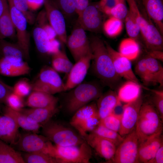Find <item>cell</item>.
Here are the masks:
<instances>
[{
    "mask_svg": "<svg viewBox=\"0 0 163 163\" xmlns=\"http://www.w3.org/2000/svg\"><path fill=\"white\" fill-rule=\"evenodd\" d=\"M3 114L11 117L19 127L27 132L37 133L41 126L29 121L25 115L21 111L13 110L6 106Z\"/></svg>",
    "mask_w": 163,
    "mask_h": 163,
    "instance_id": "cell-27",
    "label": "cell"
},
{
    "mask_svg": "<svg viewBox=\"0 0 163 163\" xmlns=\"http://www.w3.org/2000/svg\"><path fill=\"white\" fill-rule=\"evenodd\" d=\"M103 13L97 4H89L78 16L77 22L85 30L98 32L104 24Z\"/></svg>",
    "mask_w": 163,
    "mask_h": 163,
    "instance_id": "cell-15",
    "label": "cell"
},
{
    "mask_svg": "<svg viewBox=\"0 0 163 163\" xmlns=\"http://www.w3.org/2000/svg\"><path fill=\"white\" fill-rule=\"evenodd\" d=\"M147 55L149 56L157 59L163 61V52L162 51L154 50L146 52Z\"/></svg>",
    "mask_w": 163,
    "mask_h": 163,
    "instance_id": "cell-53",
    "label": "cell"
},
{
    "mask_svg": "<svg viewBox=\"0 0 163 163\" xmlns=\"http://www.w3.org/2000/svg\"><path fill=\"white\" fill-rule=\"evenodd\" d=\"M128 12L124 1L118 3L112 8L109 15L122 21L125 19Z\"/></svg>",
    "mask_w": 163,
    "mask_h": 163,
    "instance_id": "cell-47",
    "label": "cell"
},
{
    "mask_svg": "<svg viewBox=\"0 0 163 163\" xmlns=\"http://www.w3.org/2000/svg\"><path fill=\"white\" fill-rule=\"evenodd\" d=\"M44 5L49 23L60 41L66 44L67 36L63 14L50 0H45Z\"/></svg>",
    "mask_w": 163,
    "mask_h": 163,
    "instance_id": "cell-16",
    "label": "cell"
},
{
    "mask_svg": "<svg viewBox=\"0 0 163 163\" xmlns=\"http://www.w3.org/2000/svg\"><path fill=\"white\" fill-rule=\"evenodd\" d=\"M125 20L126 28L128 35L130 38L135 40L139 43L140 33V28L129 10Z\"/></svg>",
    "mask_w": 163,
    "mask_h": 163,
    "instance_id": "cell-38",
    "label": "cell"
},
{
    "mask_svg": "<svg viewBox=\"0 0 163 163\" xmlns=\"http://www.w3.org/2000/svg\"><path fill=\"white\" fill-rule=\"evenodd\" d=\"M153 93L150 101L155 108L162 120H163V91L150 89Z\"/></svg>",
    "mask_w": 163,
    "mask_h": 163,
    "instance_id": "cell-46",
    "label": "cell"
},
{
    "mask_svg": "<svg viewBox=\"0 0 163 163\" xmlns=\"http://www.w3.org/2000/svg\"><path fill=\"white\" fill-rule=\"evenodd\" d=\"M91 132L113 143L117 147L123 141L124 137L118 132L113 131L99 124Z\"/></svg>",
    "mask_w": 163,
    "mask_h": 163,
    "instance_id": "cell-35",
    "label": "cell"
},
{
    "mask_svg": "<svg viewBox=\"0 0 163 163\" xmlns=\"http://www.w3.org/2000/svg\"><path fill=\"white\" fill-rule=\"evenodd\" d=\"M70 123L83 138L99 124L100 117L96 103L93 102L80 108L74 113Z\"/></svg>",
    "mask_w": 163,
    "mask_h": 163,
    "instance_id": "cell-7",
    "label": "cell"
},
{
    "mask_svg": "<svg viewBox=\"0 0 163 163\" xmlns=\"http://www.w3.org/2000/svg\"><path fill=\"white\" fill-rule=\"evenodd\" d=\"M1 111V107H0V112Z\"/></svg>",
    "mask_w": 163,
    "mask_h": 163,
    "instance_id": "cell-56",
    "label": "cell"
},
{
    "mask_svg": "<svg viewBox=\"0 0 163 163\" xmlns=\"http://www.w3.org/2000/svg\"><path fill=\"white\" fill-rule=\"evenodd\" d=\"M0 53L2 57L26 59L24 50L17 43H11L4 39L0 40Z\"/></svg>",
    "mask_w": 163,
    "mask_h": 163,
    "instance_id": "cell-34",
    "label": "cell"
},
{
    "mask_svg": "<svg viewBox=\"0 0 163 163\" xmlns=\"http://www.w3.org/2000/svg\"><path fill=\"white\" fill-rule=\"evenodd\" d=\"M148 16L163 34V0H141Z\"/></svg>",
    "mask_w": 163,
    "mask_h": 163,
    "instance_id": "cell-23",
    "label": "cell"
},
{
    "mask_svg": "<svg viewBox=\"0 0 163 163\" xmlns=\"http://www.w3.org/2000/svg\"><path fill=\"white\" fill-rule=\"evenodd\" d=\"M103 27L107 35L110 37H114L120 33L123 25L121 20L111 17L104 23Z\"/></svg>",
    "mask_w": 163,
    "mask_h": 163,
    "instance_id": "cell-37",
    "label": "cell"
},
{
    "mask_svg": "<svg viewBox=\"0 0 163 163\" xmlns=\"http://www.w3.org/2000/svg\"><path fill=\"white\" fill-rule=\"evenodd\" d=\"M143 101L140 95L135 101L126 103L123 107L121 126L118 132L124 137L135 129L139 113Z\"/></svg>",
    "mask_w": 163,
    "mask_h": 163,
    "instance_id": "cell-13",
    "label": "cell"
},
{
    "mask_svg": "<svg viewBox=\"0 0 163 163\" xmlns=\"http://www.w3.org/2000/svg\"><path fill=\"white\" fill-rule=\"evenodd\" d=\"M10 14L15 27L17 43L24 50L26 59L29 58L30 36L27 30L28 22L24 15L14 5L12 0H8Z\"/></svg>",
    "mask_w": 163,
    "mask_h": 163,
    "instance_id": "cell-10",
    "label": "cell"
},
{
    "mask_svg": "<svg viewBox=\"0 0 163 163\" xmlns=\"http://www.w3.org/2000/svg\"><path fill=\"white\" fill-rule=\"evenodd\" d=\"M51 155L58 163H89L92 156L91 147L85 141L78 145H53Z\"/></svg>",
    "mask_w": 163,
    "mask_h": 163,
    "instance_id": "cell-6",
    "label": "cell"
},
{
    "mask_svg": "<svg viewBox=\"0 0 163 163\" xmlns=\"http://www.w3.org/2000/svg\"><path fill=\"white\" fill-rule=\"evenodd\" d=\"M75 11L78 16L89 5V0H73Z\"/></svg>",
    "mask_w": 163,
    "mask_h": 163,
    "instance_id": "cell-50",
    "label": "cell"
},
{
    "mask_svg": "<svg viewBox=\"0 0 163 163\" xmlns=\"http://www.w3.org/2000/svg\"><path fill=\"white\" fill-rule=\"evenodd\" d=\"M150 85H163V67L159 60L148 55L145 56Z\"/></svg>",
    "mask_w": 163,
    "mask_h": 163,
    "instance_id": "cell-28",
    "label": "cell"
},
{
    "mask_svg": "<svg viewBox=\"0 0 163 163\" xmlns=\"http://www.w3.org/2000/svg\"><path fill=\"white\" fill-rule=\"evenodd\" d=\"M31 85L32 91H41L52 95L65 91V84L58 72L52 67L48 66L41 69Z\"/></svg>",
    "mask_w": 163,
    "mask_h": 163,
    "instance_id": "cell-8",
    "label": "cell"
},
{
    "mask_svg": "<svg viewBox=\"0 0 163 163\" xmlns=\"http://www.w3.org/2000/svg\"><path fill=\"white\" fill-rule=\"evenodd\" d=\"M119 50L120 53L130 61L136 59L140 52L139 43L130 38L124 39L121 41Z\"/></svg>",
    "mask_w": 163,
    "mask_h": 163,
    "instance_id": "cell-31",
    "label": "cell"
},
{
    "mask_svg": "<svg viewBox=\"0 0 163 163\" xmlns=\"http://www.w3.org/2000/svg\"><path fill=\"white\" fill-rule=\"evenodd\" d=\"M13 88L14 93L23 98L28 95L32 90L31 84L27 79L24 78L16 82Z\"/></svg>",
    "mask_w": 163,
    "mask_h": 163,
    "instance_id": "cell-44",
    "label": "cell"
},
{
    "mask_svg": "<svg viewBox=\"0 0 163 163\" xmlns=\"http://www.w3.org/2000/svg\"><path fill=\"white\" fill-rule=\"evenodd\" d=\"M138 5L142 4L141 0H135Z\"/></svg>",
    "mask_w": 163,
    "mask_h": 163,
    "instance_id": "cell-55",
    "label": "cell"
},
{
    "mask_svg": "<svg viewBox=\"0 0 163 163\" xmlns=\"http://www.w3.org/2000/svg\"><path fill=\"white\" fill-rule=\"evenodd\" d=\"M34 23L40 27L46 33L50 40L55 39L57 34L48 21L45 10L41 11L39 14Z\"/></svg>",
    "mask_w": 163,
    "mask_h": 163,
    "instance_id": "cell-40",
    "label": "cell"
},
{
    "mask_svg": "<svg viewBox=\"0 0 163 163\" xmlns=\"http://www.w3.org/2000/svg\"><path fill=\"white\" fill-rule=\"evenodd\" d=\"M51 56L52 67L58 72L68 74L73 65L65 53L59 50Z\"/></svg>",
    "mask_w": 163,
    "mask_h": 163,
    "instance_id": "cell-32",
    "label": "cell"
},
{
    "mask_svg": "<svg viewBox=\"0 0 163 163\" xmlns=\"http://www.w3.org/2000/svg\"><path fill=\"white\" fill-rule=\"evenodd\" d=\"M53 145L52 142L43 135L30 132L20 133L14 145L25 152H41L50 155Z\"/></svg>",
    "mask_w": 163,
    "mask_h": 163,
    "instance_id": "cell-12",
    "label": "cell"
},
{
    "mask_svg": "<svg viewBox=\"0 0 163 163\" xmlns=\"http://www.w3.org/2000/svg\"><path fill=\"white\" fill-rule=\"evenodd\" d=\"M28 95L26 104L30 108H47L57 107V97L44 92L32 91Z\"/></svg>",
    "mask_w": 163,
    "mask_h": 163,
    "instance_id": "cell-25",
    "label": "cell"
},
{
    "mask_svg": "<svg viewBox=\"0 0 163 163\" xmlns=\"http://www.w3.org/2000/svg\"><path fill=\"white\" fill-rule=\"evenodd\" d=\"M124 1L125 0H101L97 5L102 12L109 15L112 8L118 3Z\"/></svg>",
    "mask_w": 163,
    "mask_h": 163,
    "instance_id": "cell-48",
    "label": "cell"
},
{
    "mask_svg": "<svg viewBox=\"0 0 163 163\" xmlns=\"http://www.w3.org/2000/svg\"><path fill=\"white\" fill-rule=\"evenodd\" d=\"M93 57L92 54L88 55L73 65L65 84V91L72 89L82 83L86 75Z\"/></svg>",
    "mask_w": 163,
    "mask_h": 163,
    "instance_id": "cell-17",
    "label": "cell"
},
{
    "mask_svg": "<svg viewBox=\"0 0 163 163\" xmlns=\"http://www.w3.org/2000/svg\"><path fill=\"white\" fill-rule=\"evenodd\" d=\"M163 144L162 134L149 138L139 144V163H148L154 156L156 152Z\"/></svg>",
    "mask_w": 163,
    "mask_h": 163,
    "instance_id": "cell-22",
    "label": "cell"
},
{
    "mask_svg": "<svg viewBox=\"0 0 163 163\" xmlns=\"http://www.w3.org/2000/svg\"><path fill=\"white\" fill-rule=\"evenodd\" d=\"M163 163V144L156 152L154 157L148 163Z\"/></svg>",
    "mask_w": 163,
    "mask_h": 163,
    "instance_id": "cell-51",
    "label": "cell"
},
{
    "mask_svg": "<svg viewBox=\"0 0 163 163\" xmlns=\"http://www.w3.org/2000/svg\"><path fill=\"white\" fill-rule=\"evenodd\" d=\"M30 9L35 11L44 5L45 0H27Z\"/></svg>",
    "mask_w": 163,
    "mask_h": 163,
    "instance_id": "cell-52",
    "label": "cell"
},
{
    "mask_svg": "<svg viewBox=\"0 0 163 163\" xmlns=\"http://www.w3.org/2000/svg\"><path fill=\"white\" fill-rule=\"evenodd\" d=\"M135 130L139 143L162 134L163 121L150 101H143L140 109Z\"/></svg>",
    "mask_w": 163,
    "mask_h": 163,
    "instance_id": "cell-3",
    "label": "cell"
},
{
    "mask_svg": "<svg viewBox=\"0 0 163 163\" xmlns=\"http://www.w3.org/2000/svg\"><path fill=\"white\" fill-rule=\"evenodd\" d=\"M140 29L142 42L146 52L154 50L162 51L163 38L157 27L152 23L144 8L139 9L135 0H126Z\"/></svg>",
    "mask_w": 163,
    "mask_h": 163,
    "instance_id": "cell-2",
    "label": "cell"
},
{
    "mask_svg": "<svg viewBox=\"0 0 163 163\" xmlns=\"http://www.w3.org/2000/svg\"><path fill=\"white\" fill-rule=\"evenodd\" d=\"M138 138L135 129L124 137L117 147L115 155L108 163H137L138 161Z\"/></svg>",
    "mask_w": 163,
    "mask_h": 163,
    "instance_id": "cell-9",
    "label": "cell"
},
{
    "mask_svg": "<svg viewBox=\"0 0 163 163\" xmlns=\"http://www.w3.org/2000/svg\"><path fill=\"white\" fill-rule=\"evenodd\" d=\"M30 68L23 59L11 57L0 59V74L8 77H16L28 74Z\"/></svg>",
    "mask_w": 163,
    "mask_h": 163,
    "instance_id": "cell-19",
    "label": "cell"
},
{
    "mask_svg": "<svg viewBox=\"0 0 163 163\" xmlns=\"http://www.w3.org/2000/svg\"><path fill=\"white\" fill-rule=\"evenodd\" d=\"M23 98L12 92L7 96L5 103L7 106L11 109L17 111H21L24 108V106Z\"/></svg>",
    "mask_w": 163,
    "mask_h": 163,
    "instance_id": "cell-43",
    "label": "cell"
},
{
    "mask_svg": "<svg viewBox=\"0 0 163 163\" xmlns=\"http://www.w3.org/2000/svg\"><path fill=\"white\" fill-rule=\"evenodd\" d=\"M41 127L43 135L57 145H78L85 141L81 136L71 129L51 120Z\"/></svg>",
    "mask_w": 163,
    "mask_h": 163,
    "instance_id": "cell-5",
    "label": "cell"
},
{
    "mask_svg": "<svg viewBox=\"0 0 163 163\" xmlns=\"http://www.w3.org/2000/svg\"><path fill=\"white\" fill-rule=\"evenodd\" d=\"M85 30L77 22L67 38L66 44L75 62L82 57L92 54L89 40Z\"/></svg>",
    "mask_w": 163,
    "mask_h": 163,
    "instance_id": "cell-11",
    "label": "cell"
},
{
    "mask_svg": "<svg viewBox=\"0 0 163 163\" xmlns=\"http://www.w3.org/2000/svg\"><path fill=\"white\" fill-rule=\"evenodd\" d=\"M91 148L108 162L113 158L117 146L111 141L91 132L83 137Z\"/></svg>",
    "mask_w": 163,
    "mask_h": 163,
    "instance_id": "cell-18",
    "label": "cell"
},
{
    "mask_svg": "<svg viewBox=\"0 0 163 163\" xmlns=\"http://www.w3.org/2000/svg\"><path fill=\"white\" fill-rule=\"evenodd\" d=\"M57 107L47 108H24L21 111L28 120L42 126L50 120L57 112Z\"/></svg>",
    "mask_w": 163,
    "mask_h": 163,
    "instance_id": "cell-24",
    "label": "cell"
},
{
    "mask_svg": "<svg viewBox=\"0 0 163 163\" xmlns=\"http://www.w3.org/2000/svg\"><path fill=\"white\" fill-rule=\"evenodd\" d=\"M67 93L65 99V108L70 114L90 102L97 100L102 94L101 86L95 82L81 83Z\"/></svg>",
    "mask_w": 163,
    "mask_h": 163,
    "instance_id": "cell-4",
    "label": "cell"
},
{
    "mask_svg": "<svg viewBox=\"0 0 163 163\" xmlns=\"http://www.w3.org/2000/svg\"><path fill=\"white\" fill-rule=\"evenodd\" d=\"M0 163H25L22 155L0 139Z\"/></svg>",
    "mask_w": 163,
    "mask_h": 163,
    "instance_id": "cell-30",
    "label": "cell"
},
{
    "mask_svg": "<svg viewBox=\"0 0 163 163\" xmlns=\"http://www.w3.org/2000/svg\"><path fill=\"white\" fill-rule=\"evenodd\" d=\"M19 128L11 117L4 114L0 115V139L14 145L20 135Z\"/></svg>",
    "mask_w": 163,
    "mask_h": 163,
    "instance_id": "cell-20",
    "label": "cell"
},
{
    "mask_svg": "<svg viewBox=\"0 0 163 163\" xmlns=\"http://www.w3.org/2000/svg\"><path fill=\"white\" fill-rule=\"evenodd\" d=\"M135 71L136 74L140 78L144 85L147 86L150 85L145 56L141 58L136 62L135 67Z\"/></svg>",
    "mask_w": 163,
    "mask_h": 163,
    "instance_id": "cell-45",
    "label": "cell"
},
{
    "mask_svg": "<svg viewBox=\"0 0 163 163\" xmlns=\"http://www.w3.org/2000/svg\"><path fill=\"white\" fill-rule=\"evenodd\" d=\"M13 90V87L6 84L0 78V103H5L6 97Z\"/></svg>",
    "mask_w": 163,
    "mask_h": 163,
    "instance_id": "cell-49",
    "label": "cell"
},
{
    "mask_svg": "<svg viewBox=\"0 0 163 163\" xmlns=\"http://www.w3.org/2000/svg\"><path fill=\"white\" fill-rule=\"evenodd\" d=\"M22 156L25 163H58L55 158L43 152H25Z\"/></svg>",
    "mask_w": 163,
    "mask_h": 163,
    "instance_id": "cell-36",
    "label": "cell"
},
{
    "mask_svg": "<svg viewBox=\"0 0 163 163\" xmlns=\"http://www.w3.org/2000/svg\"><path fill=\"white\" fill-rule=\"evenodd\" d=\"M16 8L20 11L26 18L28 23L32 24L35 22V14L30 9L27 0H12Z\"/></svg>",
    "mask_w": 163,
    "mask_h": 163,
    "instance_id": "cell-41",
    "label": "cell"
},
{
    "mask_svg": "<svg viewBox=\"0 0 163 163\" xmlns=\"http://www.w3.org/2000/svg\"><path fill=\"white\" fill-rule=\"evenodd\" d=\"M35 25L33 35L37 50L42 53L51 55L53 53L51 41L41 27L37 24Z\"/></svg>",
    "mask_w": 163,
    "mask_h": 163,
    "instance_id": "cell-29",
    "label": "cell"
},
{
    "mask_svg": "<svg viewBox=\"0 0 163 163\" xmlns=\"http://www.w3.org/2000/svg\"><path fill=\"white\" fill-rule=\"evenodd\" d=\"M122 113L116 114L114 112L101 119L99 124L113 131L119 132L121 126Z\"/></svg>",
    "mask_w": 163,
    "mask_h": 163,
    "instance_id": "cell-39",
    "label": "cell"
},
{
    "mask_svg": "<svg viewBox=\"0 0 163 163\" xmlns=\"http://www.w3.org/2000/svg\"><path fill=\"white\" fill-rule=\"evenodd\" d=\"M89 40L93 55L92 60L94 73L104 85L112 90L116 89L120 84L122 78L115 72L104 43L96 36Z\"/></svg>",
    "mask_w": 163,
    "mask_h": 163,
    "instance_id": "cell-1",
    "label": "cell"
},
{
    "mask_svg": "<svg viewBox=\"0 0 163 163\" xmlns=\"http://www.w3.org/2000/svg\"><path fill=\"white\" fill-rule=\"evenodd\" d=\"M104 43L117 74L121 78L144 86L140 83L133 72L131 61L116 51L108 43Z\"/></svg>",
    "mask_w": 163,
    "mask_h": 163,
    "instance_id": "cell-14",
    "label": "cell"
},
{
    "mask_svg": "<svg viewBox=\"0 0 163 163\" xmlns=\"http://www.w3.org/2000/svg\"><path fill=\"white\" fill-rule=\"evenodd\" d=\"M96 104L100 120L114 112L115 109L121 105L117 94L112 89L103 93Z\"/></svg>",
    "mask_w": 163,
    "mask_h": 163,
    "instance_id": "cell-21",
    "label": "cell"
},
{
    "mask_svg": "<svg viewBox=\"0 0 163 163\" xmlns=\"http://www.w3.org/2000/svg\"><path fill=\"white\" fill-rule=\"evenodd\" d=\"M141 88L150 90L133 81L127 80L119 88L117 94L118 98L121 102L126 103L134 101L141 95Z\"/></svg>",
    "mask_w": 163,
    "mask_h": 163,
    "instance_id": "cell-26",
    "label": "cell"
},
{
    "mask_svg": "<svg viewBox=\"0 0 163 163\" xmlns=\"http://www.w3.org/2000/svg\"><path fill=\"white\" fill-rule=\"evenodd\" d=\"M8 9V0H0V17Z\"/></svg>",
    "mask_w": 163,
    "mask_h": 163,
    "instance_id": "cell-54",
    "label": "cell"
},
{
    "mask_svg": "<svg viewBox=\"0 0 163 163\" xmlns=\"http://www.w3.org/2000/svg\"><path fill=\"white\" fill-rule=\"evenodd\" d=\"M61 11L64 16H72L75 12L73 0H50Z\"/></svg>",
    "mask_w": 163,
    "mask_h": 163,
    "instance_id": "cell-42",
    "label": "cell"
},
{
    "mask_svg": "<svg viewBox=\"0 0 163 163\" xmlns=\"http://www.w3.org/2000/svg\"><path fill=\"white\" fill-rule=\"evenodd\" d=\"M15 37L16 30L8 9L0 17V40Z\"/></svg>",
    "mask_w": 163,
    "mask_h": 163,
    "instance_id": "cell-33",
    "label": "cell"
}]
</instances>
